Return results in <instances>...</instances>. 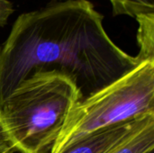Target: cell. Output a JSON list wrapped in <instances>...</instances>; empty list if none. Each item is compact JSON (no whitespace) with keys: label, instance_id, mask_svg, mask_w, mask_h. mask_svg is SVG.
Instances as JSON below:
<instances>
[{"label":"cell","instance_id":"1","mask_svg":"<svg viewBox=\"0 0 154 153\" xmlns=\"http://www.w3.org/2000/svg\"><path fill=\"white\" fill-rule=\"evenodd\" d=\"M103 19L88 0H60L21 14L0 45V105L37 70L67 75L83 100L138 66L111 40Z\"/></svg>","mask_w":154,"mask_h":153},{"label":"cell","instance_id":"2","mask_svg":"<svg viewBox=\"0 0 154 153\" xmlns=\"http://www.w3.org/2000/svg\"><path fill=\"white\" fill-rule=\"evenodd\" d=\"M81 100L75 82L58 70H37L0 105V124L14 150L51 153L69 114Z\"/></svg>","mask_w":154,"mask_h":153},{"label":"cell","instance_id":"3","mask_svg":"<svg viewBox=\"0 0 154 153\" xmlns=\"http://www.w3.org/2000/svg\"><path fill=\"white\" fill-rule=\"evenodd\" d=\"M150 115H154V62L143 61L79 101L69 114L51 153H60L98 130Z\"/></svg>","mask_w":154,"mask_h":153},{"label":"cell","instance_id":"4","mask_svg":"<svg viewBox=\"0 0 154 153\" xmlns=\"http://www.w3.org/2000/svg\"><path fill=\"white\" fill-rule=\"evenodd\" d=\"M151 122H154V115H144L98 130L75 142L60 153L107 152L116 144L135 133Z\"/></svg>","mask_w":154,"mask_h":153},{"label":"cell","instance_id":"5","mask_svg":"<svg viewBox=\"0 0 154 153\" xmlns=\"http://www.w3.org/2000/svg\"><path fill=\"white\" fill-rule=\"evenodd\" d=\"M153 150L154 122H151L106 153H147Z\"/></svg>","mask_w":154,"mask_h":153},{"label":"cell","instance_id":"6","mask_svg":"<svg viewBox=\"0 0 154 153\" xmlns=\"http://www.w3.org/2000/svg\"><path fill=\"white\" fill-rule=\"evenodd\" d=\"M139 27L137 31V42L139 53L135 56L140 62H154V14H141L136 18Z\"/></svg>","mask_w":154,"mask_h":153},{"label":"cell","instance_id":"7","mask_svg":"<svg viewBox=\"0 0 154 153\" xmlns=\"http://www.w3.org/2000/svg\"><path fill=\"white\" fill-rule=\"evenodd\" d=\"M114 15L136 18L141 14H154V0H109Z\"/></svg>","mask_w":154,"mask_h":153},{"label":"cell","instance_id":"8","mask_svg":"<svg viewBox=\"0 0 154 153\" xmlns=\"http://www.w3.org/2000/svg\"><path fill=\"white\" fill-rule=\"evenodd\" d=\"M5 144H11V143L8 140V137H7L5 130L3 129V127L0 124V145H5Z\"/></svg>","mask_w":154,"mask_h":153},{"label":"cell","instance_id":"9","mask_svg":"<svg viewBox=\"0 0 154 153\" xmlns=\"http://www.w3.org/2000/svg\"><path fill=\"white\" fill-rule=\"evenodd\" d=\"M14 151V149L11 144L0 145V153H13Z\"/></svg>","mask_w":154,"mask_h":153},{"label":"cell","instance_id":"10","mask_svg":"<svg viewBox=\"0 0 154 153\" xmlns=\"http://www.w3.org/2000/svg\"><path fill=\"white\" fill-rule=\"evenodd\" d=\"M154 152V150L153 151H149V152H147V153H153Z\"/></svg>","mask_w":154,"mask_h":153},{"label":"cell","instance_id":"11","mask_svg":"<svg viewBox=\"0 0 154 153\" xmlns=\"http://www.w3.org/2000/svg\"><path fill=\"white\" fill-rule=\"evenodd\" d=\"M58 1H60V0H58Z\"/></svg>","mask_w":154,"mask_h":153}]
</instances>
